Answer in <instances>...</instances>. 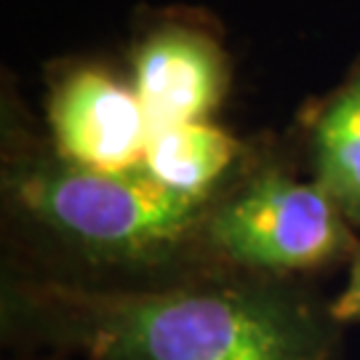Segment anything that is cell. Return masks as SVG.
Here are the masks:
<instances>
[{
	"mask_svg": "<svg viewBox=\"0 0 360 360\" xmlns=\"http://www.w3.org/2000/svg\"><path fill=\"white\" fill-rule=\"evenodd\" d=\"M16 307L91 360H326L331 312L272 283L25 285Z\"/></svg>",
	"mask_w": 360,
	"mask_h": 360,
	"instance_id": "obj_1",
	"label": "cell"
},
{
	"mask_svg": "<svg viewBox=\"0 0 360 360\" xmlns=\"http://www.w3.org/2000/svg\"><path fill=\"white\" fill-rule=\"evenodd\" d=\"M3 195L16 214L96 264H160L203 240L214 200L171 193L142 166L96 171L59 158L51 144L13 139Z\"/></svg>",
	"mask_w": 360,
	"mask_h": 360,
	"instance_id": "obj_2",
	"label": "cell"
},
{
	"mask_svg": "<svg viewBox=\"0 0 360 360\" xmlns=\"http://www.w3.org/2000/svg\"><path fill=\"white\" fill-rule=\"evenodd\" d=\"M203 245L259 275L318 270L360 248L352 224L321 184L296 179L275 163L243 166L217 195Z\"/></svg>",
	"mask_w": 360,
	"mask_h": 360,
	"instance_id": "obj_3",
	"label": "cell"
},
{
	"mask_svg": "<svg viewBox=\"0 0 360 360\" xmlns=\"http://www.w3.org/2000/svg\"><path fill=\"white\" fill-rule=\"evenodd\" d=\"M51 147L70 163L96 171L142 166L153 123L131 80L102 65H75L49 94Z\"/></svg>",
	"mask_w": 360,
	"mask_h": 360,
	"instance_id": "obj_4",
	"label": "cell"
},
{
	"mask_svg": "<svg viewBox=\"0 0 360 360\" xmlns=\"http://www.w3.org/2000/svg\"><path fill=\"white\" fill-rule=\"evenodd\" d=\"M129 80L153 129L208 120L230 86V59L203 27L163 22L136 40Z\"/></svg>",
	"mask_w": 360,
	"mask_h": 360,
	"instance_id": "obj_5",
	"label": "cell"
},
{
	"mask_svg": "<svg viewBox=\"0 0 360 360\" xmlns=\"http://www.w3.org/2000/svg\"><path fill=\"white\" fill-rule=\"evenodd\" d=\"M245 144L208 120L153 129L142 168L168 187L195 200H214L240 171Z\"/></svg>",
	"mask_w": 360,
	"mask_h": 360,
	"instance_id": "obj_6",
	"label": "cell"
},
{
	"mask_svg": "<svg viewBox=\"0 0 360 360\" xmlns=\"http://www.w3.org/2000/svg\"><path fill=\"white\" fill-rule=\"evenodd\" d=\"M312 179L360 224V62L309 120Z\"/></svg>",
	"mask_w": 360,
	"mask_h": 360,
	"instance_id": "obj_7",
	"label": "cell"
},
{
	"mask_svg": "<svg viewBox=\"0 0 360 360\" xmlns=\"http://www.w3.org/2000/svg\"><path fill=\"white\" fill-rule=\"evenodd\" d=\"M328 312L336 323H360V248L355 254V262H352L347 283L331 302Z\"/></svg>",
	"mask_w": 360,
	"mask_h": 360,
	"instance_id": "obj_8",
	"label": "cell"
}]
</instances>
